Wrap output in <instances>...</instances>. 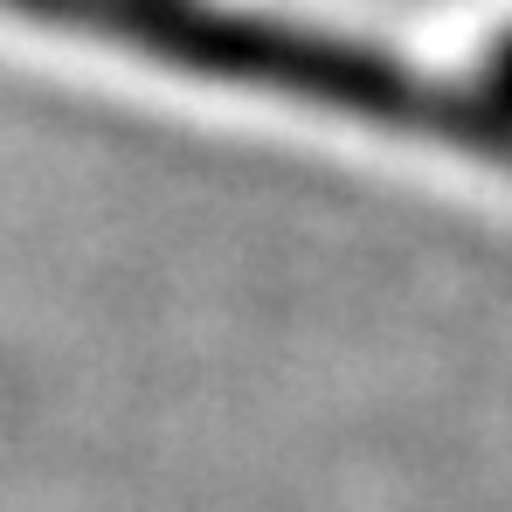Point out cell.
Segmentation results:
<instances>
[{"instance_id":"cell-1","label":"cell","mask_w":512,"mask_h":512,"mask_svg":"<svg viewBox=\"0 0 512 512\" xmlns=\"http://www.w3.org/2000/svg\"><path fill=\"white\" fill-rule=\"evenodd\" d=\"M485 104L512 118V35L492 49V63H485Z\"/></svg>"},{"instance_id":"cell-2","label":"cell","mask_w":512,"mask_h":512,"mask_svg":"<svg viewBox=\"0 0 512 512\" xmlns=\"http://www.w3.org/2000/svg\"><path fill=\"white\" fill-rule=\"evenodd\" d=\"M0 7L35 14V21H70V28H77V14H84V0H0Z\"/></svg>"}]
</instances>
